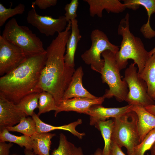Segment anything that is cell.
<instances>
[{"mask_svg":"<svg viewBox=\"0 0 155 155\" xmlns=\"http://www.w3.org/2000/svg\"><path fill=\"white\" fill-rule=\"evenodd\" d=\"M71 22L65 30L58 33L46 50V60L40 77L38 88L53 96L58 106L62 101L75 70L67 65L64 57L66 44L71 34Z\"/></svg>","mask_w":155,"mask_h":155,"instance_id":"1","label":"cell"},{"mask_svg":"<svg viewBox=\"0 0 155 155\" xmlns=\"http://www.w3.org/2000/svg\"><path fill=\"white\" fill-rule=\"evenodd\" d=\"M46 60V52L28 57L15 69L0 78V94L17 104L38 88Z\"/></svg>","mask_w":155,"mask_h":155,"instance_id":"2","label":"cell"},{"mask_svg":"<svg viewBox=\"0 0 155 155\" xmlns=\"http://www.w3.org/2000/svg\"><path fill=\"white\" fill-rule=\"evenodd\" d=\"M129 27V15L127 13L118 26V33L122 39L119 50L115 55V59L120 70L126 67L128 59H132L137 65L138 72L140 74L150 56L141 39L134 36Z\"/></svg>","mask_w":155,"mask_h":155,"instance_id":"3","label":"cell"},{"mask_svg":"<svg viewBox=\"0 0 155 155\" xmlns=\"http://www.w3.org/2000/svg\"><path fill=\"white\" fill-rule=\"evenodd\" d=\"M2 36L20 49L27 57L46 52L40 39L27 26L19 25L14 18L6 23Z\"/></svg>","mask_w":155,"mask_h":155,"instance_id":"4","label":"cell"},{"mask_svg":"<svg viewBox=\"0 0 155 155\" xmlns=\"http://www.w3.org/2000/svg\"><path fill=\"white\" fill-rule=\"evenodd\" d=\"M102 55L104 61L100 73L102 81L103 83H106L109 87L103 96L105 98L114 97L120 102L125 101L129 89L125 80L121 79L115 54L107 50L104 51Z\"/></svg>","mask_w":155,"mask_h":155,"instance_id":"5","label":"cell"},{"mask_svg":"<svg viewBox=\"0 0 155 155\" xmlns=\"http://www.w3.org/2000/svg\"><path fill=\"white\" fill-rule=\"evenodd\" d=\"M113 119L112 141L121 148L125 147L128 155H135L134 148L140 143L136 113L131 111L119 117Z\"/></svg>","mask_w":155,"mask_h":155,"instance_id":"6","label":"cell"},{"mask_svg":"<svg viewBox=\"0 0 155 155\" xmlns=\"http://www.w3.org/2000/svg\"><path fill=\"white\" fill-rule=\"evenodd\" d=\"M90 37L91 46L81 55V57L86 64L90 65L92 70L100 73L104 63V59L101 57L102 53L108 50L115 55L119 49L111 43L106 34L98 29L92 31Z\"/></svg>","mask_w":155,"mask_h":155,"instance_id":"7","label":"cell"},{"mask_svg":"<svg viewBox=\"0 0 155 155\" xmlns=\"http://www.w3.org/2000/svg\"><path fill=\"white\" fill-rule=\"evenodd\" d=\"M135 65L131 63L125 71L123 79L129 89L125 101L129 105L144 107L154 105L155 101L148 94L146 83L140 76Z\"/></svg>","mask_w":155,"mask_h":155,"instance_id":"8","label":"cell"},{"mask_svg":"<svg viewBox=\"0 0 155 155\" xmlns=\"http://www.w3.org/2000/svg\"><path fill=\"white\" fill-rule=\"evenodd\" d=\"M35 6L32 5V8L28 12L26 20L41 34L47 36H53L56 32H61L65 30L67 22L64 16L55 19L51 16H41L36 12Z\"/></svg>","mask_w":155,"mask_h":155,"instance_id":"9","label":"cell"},{"mask_svg":"<svg viewBox=\"0 0 155 155\" xmlns=\"http://www.w3.org/2000/svg\"><path fill=\"white\" fill-rule=\"evenodd\" d=\"M27 57L19 47L0 36V75L11 72L23 63Z\"/></svg>","mask_w":155,"mask_h":155,"instance_id":"10","label":"cell"},{"mask_svg":"<svg viewBox=\"0 0 155 155\" xmlns=\"http://www.w3.org/2000/svg\"><path fill=\"white\" fill-rule=\"evenodd\" d=\"M16 104L0 94V130L19 123L27 117Z\"/></svg>","mask_w":155,"mask_h":155,"instance_id":"11","label":"cell"},{"mask_svg":"<svg viewBox=\"0 0 155 155\" xmlns=\"http://www.w3.org/2000/svg\"><path fill=\"white\" fill-rule=\"evenodd\" d=\"M105 98L102 96L95 99L83 97H75L62 100L55 111V116L62 111H73L86 114L92 106L101 105Z\"/></svg>","mask_w":155,"mask_h":155,"instance_id":"12","label":"cell"},{"mask_svg":"<svg viewBox=\"0 0 155 155\" xmlns=\"http://www.w3.org/2000/svg\"><path fill=\"white\" fill-rule=\"evenodd\" d=\"M133 106L128 104L121 107L106 108L96 104L91 106L87 115L90 116V124L94 125L99 121L119 117L132 111Z\"/></svg>","mask_w":155,"mask_h":155,"instance_id":"13","label":"cell"},{"mask_svg":"<svg viewBox=\"0 0 155 155\" xmlns=\"http://www.w3.org/2000/svg\"><path fill=\"white\" fill-rule=\"evenodd\" d=\"M84 72L82 67L75 70L69 86L65 92L62 101L75 97L95 99L97 97L89 92L83 86L82 79Z\"/></svg>","mask_w":155,"mask_h":155,"instance_id":"14","label":"cell"},{"mask_svg":"<svg viewBox=\"0 0 155 155\" xmlns=\"http://www.w3.org/2000/svg\"><path fill=\"white\" fill-rule=\"evenodd\" d=\"M89 6L90 14L92 17L97 16L101 18L105 10L108 13H119L126 8L125 5L119 0H84Z\"/></svg>","mask_w":155,"mask_h":155,"instance_id":"15","label":"cell"},{"mask_svg":"<svg viewBox=\"0 0 155 155\" xmlns=\"http://www.w3.org/2000/svg\"><path fill=\"white\" fill-rule=\"evenodd\" d=\"M123 3L126 8L136 10L140 6H143L146 9L148 16L147 23L141 27L140 31L146 38L151 39L155 36V30L151 27L150 18L155 11V0H124Z\"/></svg>","mask_w":155,"mask_h":155,"instance_id":"16","label":"cell"},{"mask_svg":"<svg viewBox=\"0 0 155 155\" xmlns=\"http://www.w3.org/2000/svg\"><path fill=\"white\" fill-rule=\"evenodd\" d=\"M132 111L137 117V127L140 143L150 131L155 128V116L140 106H133Z\"/></svg>","mask_w":155,"mask_h":155,"instance_id":"17","label":"cell"},{"mask_svg":"<svg viewBox=\"0 0 155 155\" xmlns=\"http://www.w3.org/2000/svg\"><path fill=\"white\" fill-rule=\"evenodd\" d=\"M71 31L66 46V53L64 58L65 63L68 66L74 67V56L78 44L82 38L78 28V20L71 21Z\"/></svg>","mask_w":155,"mask_h":155,"instance_id":"18","label":"cell"},{"mask_svg":"<svg viewBox=\"0 0 155 155\" xmlns=\"http://www.w3.org/2000/svg\"><path fill=\"white\" fill-rule=\"evenodd\" d=\"M35 121L36 126V133H48L56 130H63L69 131L78 138L82 139L85 135L84 133H81L75 129L76 127L82 123V120L78 119L76 121L68 124L59 126H53L44 123L34 112L31 116Z\"/></svg>","mask_w":155,"mask_h":155,"instance_id":"19","label":"cell"},{"mask_svg":"<svg viewBox=\"0 0 155 155\" xmlns=\"http://www.w3.org/2000/svg\"><path fill=\"white\" fill-rule=\"evenodd\" d=\"M55 134L36 133L31 137L32 148L35 155H50L51 139Z\"/></svg>","mask_w":155,"mask_h":155,"instance_id":"20","label":"cell"},{"mask_svg":"<svg viewBox=\"0 0 155 155\" xmlns=\"http://www.w3.org/2000/svg\"><path fill=\"white\" fill-rule=\"evenodd\" d=\"M139 75L146 83L148 94L154 100L155 97V53L150 57Z\"/></svg>","mask_w":155,"mask_h":155,"instance_id":"21","label":"cell"},{"mask_svg":"<svg viewBox=\"0 0 155 155\" xmlns=\"http://www.w3.org/2000/svg\"><path fill=\"white\" fill-rule=\"evenodd\" d=\"M114 124L113 120L109 119L99 121L94 125L95 127L100 131L104 142L102 155H110Z\"/></svg>","mask_w":155,"mask_h":155,"instance_id":"22","label":"cell"},{"mask_svg":"<svg viewBox=\"0 0 155 155\" xmlns=\"http://www.w3.org/2000/svg\"><path fill=\"white\" fill-rule=\"evenodd\" d=\"M9 142L17 144L21 147L32 150V142L31 137L25 135L17 136L10 133L6 128L0 131V142Z\"/></svg>","mask_w":155,"mask_h":155,"instance_id":"23","label":"cell"},{"mask_svg":"<svg viewBox=\"0 0 155 155\" xmlns=\"http://www.w3.org/2000/svg\"><path fill=\"white\" fill-rule=\"evenodd\" d=\"M5 128L9 131L19 132L24 135L30 137H31L36 133V123L32 117H24L17 125L7 127Z\"/></svg>","mask_w":155,"mask_h":155,"instance_id":"24","label":"cell"},{"mask_svg":"<svg viewBox=\"0 0 155 155\" xmlns=\"http://www.w3.org/2000/svg\"><path fill=\"white\" fill-rule=\"evenodd\" d=\"M40 93L35 92L29 94L24 97L17 104L27 116H32L34 110L38 108Z\"/></svg>","mask_w":155,"mask_h":155,"instance_id":"25","label":"cell"},{"mask_svg":"<svg viewBox=\"0 0 155 155\" xmlns=\"http://www.w3.org/2000/svg\"><path fill=\"white\" fill-rule=\"evenodd\" d=\"M38 108V115L51 111H56L58 108L53 96L49 92L43 91L40 93Z\"/></svg>","mask_w":155,"mask_h":155,"instance_id":"26","label":"cell"},{"mask_svg":"<svg viewBox=\"0 0 155 155\" xmlns=\"http://www.w3.org/2000/svg\"><path fill=\"white\" fill-rule=\"evenodd\" d=\"M12 3L9 8L5 7L0 3V26H2L9 18L17 14H22L25 11V5L20 3L14 8H11Z\"/></svg>","mask_w":155,"mask_h":155,"instance_id":"27","label":"cell"},{"mask_svg":"<svg viewBox=\"0 0 155 155\" xmlns=\"http://www.w3.org/2000/svg\"><path fill=\"white\" fill-rule=\"evenodd\" d=\"M75 147L74 144L68 141L66 136L61 133L60 135L58 146L53 151L51 155H73Z\"/></svg>","mask_w":155,"mask_h":155,"instance_id":"28","label":"cell"},{"mask_svg":"<svg viewBox=\"0 0 155 155\" xmlns=\"http://www.w3.org/2000/svg\"><path fill=\"white\" fill-rule=\"evenodd\" d=\"M155 142V128L150 131L143 140L136 146L134 149L135 155H144L150 150Z\"/></svg>","mask_w":155,"mask_h":155,"instance_id":"29","label":"cell"},{"mask_svg":"<svg viewBox=\"0 0 155 155\" xmlns=\"http://www.w3.org/2000/svg\"><path fill=\"white\" fill-rule=\"evenodd\" d=\"M79 4L78 0H72L70 3L65 5L64 8L65 11L64 16L67 22L76 19L77 17V11Z\"/></svg>","mask_w":155,"mask_h":155,"instance_id":"30","label":"cell"},{"mask_svg":"<svg viewBox=\"0 0 155 155\" xmlns=\"http://www.w3.org/2000/svg\"><path fill=\"white\" fill-rule=\"evenodd\" d=\"M57 3V0H36L32 2V5H36L41 9H45L55 6Z\"/></svg>","mask_w":155,"mask_h":155,"instance_id":"31","label":"cell"},{"mask_svg":"<svg viewBox=\"0 0 155 155\" xmlns=\"http://www.w3.org/2000/svg\"><path fill=\"white\" fill-rule=\"evenodd\" d=\"M13 145L11 143L0 142V155H9V149Z\"/></svg>","mask_w":155,"mask_h":155,"instance_id":"32","label":"cell"},{"mask_svg":"<svg viewBox=\"0 0 155 155\" xmlns=\"http://www.w3.org/2000/svg\"><path fill=\"white\" fill-rule=\"evenodd\" d=\"M110 155H126L123 152L121 148L116 144L112 141Z\"/></svg>","mask_w":155,"mask_h":155,"instance_id":"33","label":"cell"},{"mask_svg":"<svg viewBox=\"0 0 155 155\" xmlns=\"http://www.w3.org/2000/svg\"><path fill=\"white\" fill-rule=\"evenodd\" d=\"M144 107L148 111L155 116V104L147 106Z\"/></svg>","mask_w":155,"mask_h":155,"instance_id":"34","label":"cell"},{"mask_svg":"<svg viewBox=\"0 0 155 155\" xmlns=\"http://www.w3.org/2000/svg\"><path fill=\"white\" fill-rule=\"evenodd\" d=\"M73 155H84L82 148L80 147H75L74 150Z\"/></svg>","mask_w":155,"mask_h":155,"instance_id":"35","label":"cell"},{"mask_svg":"<svg viewBox=\"0 0 155 155\" xmlns=\"http://www.w3.org/2000/svg\"><path fill=\"white\" fill-rule=\"evenodd\" d=\"M102 150L100 148L97 149L94 154L91 155H102Z\"/></svg>","mask_w":155,"mask_h":155,"instance_id":"36","label":"cell"},{"mask_svg":"<svg viewBox=\"0 0 155 155\" xmlns=\"http://www.w3.org/2000/svg\"><path fill=\"white\" fill-rule=\"evenodd\" d=\"M24 152L25 155H35L32 150L25 149Z\"/></svg>","mask_w":155,"mask_h":155,"instance_id":"37","label":"cell"},{"mask_svg":"<svg viewBox=\"0 0 155 155\" xmlns=\"http://www.w3.org/2000/svg\"><path fill=\"white\" fill-rule=\"evenodd\" d=\"M150 155H155V142L150 150Z\"/></svg>","mask_w":155,"mask_h":155,"instance_id":"38","label":"cell"},{"mask_svg":"<svg viewBox=\"0 0 155 155\" xmlns=\"http://www.w3.org/2000/svg\"><path fill=\"white\" fill-rule=\"evenodd\" d=\"M148 53L150 56H151L153 53H155V47L150 51L148 52Z\"/></svg>","mask_w":155,"mask_h":155,"instance_id":"39","label":"cell"},{"mask_svg":"<svg viewBox=\"0 0 155 155\" xmlns=\"http://www.w3.org/2000/svg\"><path fill=\"white\" fill-rule=\"evenodd\" d=\"M146 155H150L148 153H147Z\"/></svg>","mask_w":155,"mask_h":155,"instance_id":"40","label":"cell"},{"mask_svg":"<svg viewBox=\"0 0 155 155\" xmlns=\"http://www.w3.org/2000/svg\"><path fill=\"white\" fill-rule=\"evenodd\" d=\"M154 100L155 102V97L154 98Z\"/></svg>","mask_w":155,"mask_h":155,"instance_id":"41","label":"cell"},{"mask_svg":"<svg viewBox=\"0 0 155 155\" xmlns=\"http://www.w3.org/2000/svg\"><path fill=\"white\" fill-rule=\"evenodd\" d=\"M154 13H155V11Z\"/></svg>","mask_w":155,"mask_h":155,"instance_id":"42","label":"cell"},{"mask_svg":"<svg viewBox=\"0 0 155 155\" xmlns=\"http://www.w3.org/2000/svg\"></svg>","mask_w":155,"mask_h":155,"instance_id":"43","label":"cell"}]
</instances>
